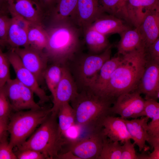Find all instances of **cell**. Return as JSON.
Masks as SVG:
<instances>
[{"instance_id":"d6986e66","label":"cell","mask_w":159,"mask_h":159,"mask_svg":"<svg viewBox=\"0 0 159 159\" xmlns=\"http://www.w3.org/2000/svg\"><path fill=\"white\" fill-rule=\"evenodd\" d=\"M149 118L145 116L140 118L130 120L124 119L128 131L134 141L133 144L137 145L140 151L147 149L146 142L149 143L150 138L147 131Z\"/></svg>"},{"instance_id":"1f68e13d","label":"cell","mask_w":159,"mask_h":159,"mask_svg":"<svg viewBox=\"0 0 159 159\" xmlns=\"http://www.w3.org/2000/svg\"><path fill=\"white\" fill-rule=\"evenodd\" d=\"M10 64L6 53H4L0 48V88L3 87L10 79Z\"/></svg>"},{"instance_id":"ffe728a7","label":"cell","mask_w":159,"mask_h":159,"mask_svg":"<svg viewBox=\"0 0 159 159\" xmlns=\"http://www.w3.org/2000/svg\"><path fill=\"white\" fill-rule=\"evenodd\" d=\"M125 21L114 16L103 14L90 26L105 35L116 33L120 34L125 31L130 29Z\"/></svg>"},{"instance_id":"ab89813d","label":"cell","mask_w":159,"mask_h":159,"mask_svg":"<svg viewBox=\"0 0 159 159\" xmlns=\"http://www.w3.org/2000/svg\"><path fill=\"white\" fill-rule=\"evenodd\" d=\"M8 119H0V140L6 135L7 131Z\"/></svg>"},{"instance_id":"3957f363","label":"cell","mask_w":159,"mask_h":159,"mask_svg":"<svg viewBox=\"0 0 159 159\" xmlns=\"http://www.w3.org/2000/svg\"><path fill=\"white\" fill-rule=\"evenodd\" d=\"M114 101L90 89H82L71 101L74 113L75 125L88 131L101 128L103 119L112 115L111 108Z\"/></svg>"},{"instance_id":"e575fe53","label":"cell","mask_w":159,"mask_h":159,"mask_svg":"<svg viewBox=\"0 0 159 159\" xmlns=\"http://www.w3.org/2000/svg\"><path fill=\"white\" fill-rule=\"evenodd\" d=\"M8 12L0 15V39L7 43L8 33L11 23L12 18L8 15Z\"/></svg>"},{"instance_id":"836d02e7","label":"cell","mask_w":159,"mask_h":159,"mask_svg":"<svg viewBox=\"0 0 159 159\" xmlns=\"http://www.w3.org/2000/svg\"><path fill=\"white\" fill-rule=\"evenodd\" d=\"M13 148L7 139L6 135L0 140V159H16Z\"/></svg>"},{"instance_id":"5b68a950","label":"cell","mask_w":159,"mask_h":159,"mask_svg":"<svg viewBox=\"0 0 159 159\" xmlns=\"http://www.w3.org/2000/svg\"><path fill=\"white\" fill-rule=\"evenodd\" d=\"M51 108L17 111L10 116L7 131L10 134L9 143L13 148L25 142L50 115Z\"/></svg>"},{"instance_id":"8fae6325","label":"cell","mask_w":159,"mask_h":159,"mask_svg":"<svg viewBox=\"0 0 159 159\" xmlns=\"http://www.w3.org/2000/svg\"><path fill=\"white\" fill-rule=\"evenodd\" d=\"M11 49L18 55L24 66L35 76L39 83L41 82L48 61L44 52L29 46Z\"/></svg>"},{"instance_id":"60d3db41","label":"cell","mask_w":159,"mask_h":159,"mask_svg":"<svg viewBox=\"0 0 159 159\" xmlns=\"http://www.w3.org/2000/svg\"><path fill=\"white\" fill-rule=\"evenodd\" d=\"M57 159H80L77 156L74 155L72 152L70 150H68L60 153L58 155Z\"/></svg>"},{"instance_id":"7dc6e473","label":"cell","mask_w":159,"mask_h":159,"mask_svg":"<svg viewBox=\"0 0 159 159\" xmlns=\"http://www.w3.org/2000/svg\"><path fill=\"white\" fill-rule=\"evenodd\" d=\"M125 1L127 0H124Z\"/></svg>"},{"instance_id":"5bb4252c","label":"cell","mask_w":159,"mask_h":159,"mask_svg":"<svg viewBox=\"0 0 159 159\" xmlns=\"http://www.w3.org/2000/svg\"><path fill=\"white\" fill-rule=\"evenodd\" d=\"M104 13L100 0H78L73 21L84 31Z\"/></svg>"},{"instance_id":"603a6c76","label":"cell","mask_w":159,"mask_h":159,"mask_svg":"<svg viewBox=\"0 0 159 159\" xmlns=\"http://www.w3.org/2000/svg\"><path fill=\"white\" fill-rule=\"evenodd\" d=\"M78 0H58L49 16L50 24L66 21H73Z\"/></svg>"},{"instance_id":"e0dca14e","label":"cell","mask_w":159,"mask_h":159,"mask_svg":"<svg viewBox=\"0 0 159 159\" xmlns=\"http://www.w3.org/2000/svg\"><path fill=\"white\" fill-rule=\"evenodd\" d=\"M125 5L129 22L138 27L146 16L159 8V0H127Z\"/></svg>"},{"instance_id":"9c48e42d","label":"cell","mask_w":159,"mask_h":159,"mask_svg":"<svg viewBox=\"0 0 159 159\" xmlns=\"http://www.w3.org/2000/svg\"><path fill=\"white\" fill-rule=\"evenodd\" d=\"M145 100L137 89L122 94L115 99L111 108L112 114L124 119L145 116Z\"/></svg>"},{"instance_id":"8992f818","label":"cell","mask_w":159,"mask_h":159,"mask_svg":"<svg viewBox=\"0 0 159 159\" xmlns=\"http://www.w3.org/2000/svg\"><path fill=\"white\" fill-rule=\"evenodd\" d=\"M112 45L98 54L85 55L79 60L76 68V74L82 89H91L97 75L103 64L111 57Z\"/></svg>"},{"instance_id":"4dcf8cb0","label":"cell","mask_w":159,"mask_h":159,"mask_svg":"<svg viewBox=\"0 0 159 159\" xmlns=\"http://www.w3.org/2000/svg\"><path fill=\"white\" fill-rule=\"evenodd\" d=\"M121 150L119 142L111 141L104 135L103 146L98 159H120Z\"/></svg>"},{"instance_id":"2e32d148","label":"cell","mask_w":159,"mask_h":159,"mask_svg":"<svg viewBox=\"0 0 159 159\" xmlns=\"http://www.w3.org/2000/svg\"><path fill=\"white\" fill-rule=\"evenodd\" d=\"M103 135L112 141L123 144L125 141L132 139L124 119L112 115L106 116L101 125Z\"/></svg>"},{"instance_id":"b9f144b4","label":"cell","mask_w":159,"mask_h":159,"mask_svg":"<svg viewBox=\"0 0 159 159\" xmlns=\"http://www.w3.org/2000/svg\"><path fill=\"white\" fill-rule=\"evenodd\" d=\"M152 152L148 155V159H159V145L154 146Z\"/></svg>"},{"instance_id":"ac0fdd59","label":"cell","mask_w":159,"mask_h":159,"mask_svg":"<svg viewBox=\"0 0 159 159\" xmlns=\"http://www.w3.org/2000/svg\"><path fill=\"white\" fill-rule=\"evenodd\" d=\"M138 28L145 49L159 38V8L147 14Z\"/></svg>"},{"instance_id":"52a82bcc","label":"cell","mask_w":159,"mask_h":159,"mask_svg":"<svg viewBox=\"0 0 159 159\" xmlns=\"http://www.w3.org/2000/svg\"><path fill=\"white\" fill-rule=\"evenodd\" d=\"M104 135L102 128L89 131L86 136L67 141L68 150L80 159H98L102 150Z\"/></svg>"},{"instance_id":"f546056e","label":"cell","mask_w":159,"mask_h":159,"mask_svg":"<svg viewBox=\"0 0 159 159\" xmlns=\"http://www.w3.org/2000/svg\"><path fill=\"white\" fill-rule=\"evenodd\" d=\"M62 66L53 63L47 67L44 73V79L53 97L62 77Z\"/></svg>"},{"instance_id":"9a60e30c","label":"cell","mask_w":159,"mask_h":159,"mask_svg":"<svg viewBox=\"0 0 159 159\" xmlns=\"http://www.w3.org/2000/svg\"><path fill=\"white\" fill-rule=\"evenodd\" d=\"M8 4L10 13L17 14L31 23L44 25L43 13L32 0H8Z\"/></svg>"},{"instance_id":"ee69618b","label":"cell","mask_w":159,"mask_h":159,"mask_svg":"<svg viewBox=\"0 0 159 159\" xmlns=\"http://www.w3.org/2000/svg\"><path fill=\"white\" fill-rule=\"evenodd\" d=\"M8 6V0H0V7Z\"/></svg>"},{"instance_id":"7c38bea8","label":"cell","mask_w":159,"mask_h":159,"mask_svg":"<svg viewBox=\"0 0 159 159\" xmlns=\"http://www.w3.org/2000/svg\"><path fill=\"white\" fill-rule=\"evenodd\" d=\"M78 92L76 84L69 70L65 65H63L62 77L53 97L51 115L57 116L58 110L61 106L72 101Z\"/></svg>"},{"instance_id":"4316f807","label":"cell","mask_w":159,"mask_h":159,"mask_svg":"<svg viewBox=\"0 0 159 159\" xmlns=\"http://www.w3.org/2000/svg\"><path fill=\"white\" fill-rule=\"evenodd\" d=\"M6 42L10 46L11 49L29 46L27 32L20 26L12 18Z\"/></svg>"},{"instance_id":"6da1fadb","label":"cell","mask_w":159,"mask_h":159,"mask_svg":"<svg viewBox=\"0 0 159 159\" xmlns=\"http://www.w3.org/2000/svg\"><path fill=\"white\" fill-rule=\"evenodd\" d=\"M146 62L143 47L121 55L102 96L115 100L120 95L137 89Z\"/></svg>"},{"instance_id":"484cf974","label":"cell","mask_w":159,"mask_h":159,"mask_svg":"<svg viewBox=\"0 0 159 159\" xmlns=\"http://www.w3.org/2000/svg\"><path fill=\"white\" fill-rule=\"evenodd\" d=\"M145 116L151 120L148 124L147 131L152 138L159 137V103L152 99L145 100Z\"/></svg>"},{"instance_id":"4fadbf2b","label":"cell","mask_w":159,"mask_h":159,"mask_svg":"<svg viewBox=\"0 0 159 159\" xmlns=\"http://www.w3.org/2000/svg\"><path fill=\"white\" fill-rule=\"evenodd\" d=\"M145 100L157 101L159 97V62L147 61L137 88Z\"/></svg>"},{"instance_id":"7402d4cb","label":"cell","mask_w":159,"mask_h":159,"mask_svg":"<svg viewBox=\"0 0 159 159\" xmlns=\"http://www.w3.org/2000/svg\"><path fill=\"white\" fill-rule=\"evenodd\" d=\"M120 35L117 47V54L123 55L143 47L142 37L138 27L127 30Z\"/></svg>"},{"instance_id":"7bdbcfd3","label":"cell","mask_w":159,"mask_h":159,"mask_svg":"<svg viewBox=\"0 0 159 159\" xmlns=\"http://www.w3.org/2000/svg\"><path fill=\"white\" fill-rule=\"evenodd\" d=\"M8 12H9L8 6L0 7V15Z\"/></svg>"},{"instance_id":"d4e9b609","label":"cell","mask_w":159,"mask_h":159,"mask_svg":"<svg viewBox=\"0 0 159 159\" xmlns=\"http://www.w3.org/2000/svg\"><path fill=\"white\" fill-rule=\"evenodd\" d=\"M29 47L44 51L48 41V35L44 25L30 23L27 31Z\"/></svg>"},{"instance_id":"d6a6232c","label":"cell","mask_w":159,"mask_h":159,"mask_svg":"<svg viewBox=\"0 0 159 159\" xmlns=\"http://www.w3.org/2000/svg\"><path fill=\"white\" fill-rule=\"evenodd\" d=\"M12 110L4 87L0 88V119H8Z\"/></svg>"},{"instance_id":"74e56055","label":"cell","mask_w":159,"mask_h":159,"mask_svg":"<svg viewBox=\"0 0 159 159\" xmlns=\"http://www.w3.org/2000/svg\"><path fill=\"white\" fill-rule=\"evenodd\" d=\"M145 51L147 61L159 62V38Z\"/></svg>"},{"instance_id":"44dd1931","label":"cell","mask_w":159,"mask_h":159,"mask_svg":"<svg viewBox=\"0 0 159 159\" xmlns=\"http://www.w3.org/2000/svg\"><path fill=\"white\" fill-rule=\"evenodd\" d=\"M121 59V55H118L107 60L99 71L90 89L102 96L112 73L119 64Z\"/></svg>"},{"instance_id":"277c9868","label":"cell","mask_w":159,"mask_h":159,"mask_svg":"<svg viewBox=\"0 0 159 159\" xmlns=\"http://www.w3.org/2000/svg\"><path fill=\"white\" fill-rule=\"evenodd\" d=\"M57 118L51 113L28 139L16 147L18 150L32 149L42 153L46 159H57L65 143Z\"/></svg>"},{"instance_id":"83f0119b","label":"cell","mask_w":159,"mask_h":159,"mask_svg":"<svg viewBox=\"0 0 159 159\" xmlns=\"http://www.w3.org/2000/svg\"><path fill=\"white\" fill-rule=\"evenodd\" d=\"M58 124L62 136L65 138L67 132L75 125V116L74 111L69 103L62 105L59 107L57 112Z\"/></svg>"},{"instance_id":"ba28073f","label":"cell","mask_w":159,"mask_h":159,"mask_svg":"<svg viewBox=\"0 0 159 159\" xmlns=\"http://www.w3.org/2000/svg\"><path fill=\"white\" fill-rule=\"evenodd\" d=\"M3 87L13 110L17 112L43 107L35 102L33 91L16 78L10 79Z\"/></svg>"},{"instance_id":"30bf717a","label":"cell","mask_w":159,"mask_h":159,"mask_svg":"<svg viewBox=\"0 0 159 159\" xmlns=\"http://www.w3.org/2000/svg\"><path fill=\"white\" fill-rule=\"evenodd\" d=\"M6 54L17 80L33 91L39 98L41 103L48 102L49 100V97L40 87L35 76L24 66L20 57L14 51L11 49Z\"/></svg>"},{"instance_id":"d590c367","label":"cell","mask_w":159,"mask_h":159,"mask_svg":"<svg viewBox=\"0 0 159 159\" xmlns=\"http://www.w3.org/2000/svg\"><path fill=\"white\" fill-rule=\"evenodd\" d=\"M134 145L130 139L125 141L122 145L120 159H138Z\"/></svg>"},{"instance_id":"8d00e7d4","label":"cell","mask_w":159,"mask_h":159,"mask_svg":"<svg viewBox=\"0 0 159 159\" xmlns=\"http://www.w3.org/2000/svg\"><path fill=\"white\" fill-rule=\"evenodd\" d=\"M18 159H45L44 155L42 153L31 149L17 150L15 153Z\"/></svg>"},{"instance_id":"7a4b0ae2","label":"cell","mask_w":159,"mask_h":159,"mask_svg":"<svg viewBox=\"0 0 159 159\" xmlns=\"http://www.w3.org/2000/svg\"><path fill=\"white\" fill-rule=\"evenodd\" d=\"M45 29L48 41L44 52L48 61L65 65L79 49V29L71 21L51 24Z\"/></svg>"},{"instance_id":"f35d334b","label":"cell","mask_w":159,"mask_h":159,"mask_svg":"<svg viewBox=\"0 0 159 159\" xmlns=\"http://www.w3.org/2000/svg\"><path fill=\"white\" fill-rule=\"evenodd\" d=\"M58 0H37V4L42 11L44 18L49 16L55 6Z\"/></svg>"},{"instance_id":"f1b7e54d","label":"cell","mask_w":159,"mask_h":159,"mask_svg":"<svg viewBox=\"0 0 159 159\" xmlns=\"http://www.w3.org/2000/svg\"><path fill=\"white\" fill-rule=\"evenodd\" d=\"M104 12L129 22L124 0H100Z\"/></svg>"},{"instance_id":"bcb514c9","label":"cell","mask_w":159,"mask_h":159,"mask_svg":"<svg viewBox=\"0 0 159 159\" xmlns=\"http://www.w3.org/2000/svg\"><path fill=\"white\" fill-rule=\"evenodd\" d=\"M32 1H34V2H36L37 3V0H32Z\"/></svg>"},{"instance_id":"f6af8a7d","label":"cell","mask_w":159,"mask_h":159,"mask_svg":"<svg viewBox=\"0 0 159 159\" xmlns=\"http://www.w3.org/2000/svg\"><path fill=\"white\" fill-rule=\"evenodd\" d=\"M6 44H7V43L6 42L0 39V48H1V46H3Z\"/></svg>"},{"instance_id":"cb8c5ba5","label":"cell","mask_w":159,"mask_h":159,"mask_svg":"<svg viewBox=\"0 0 159 159\" xmlns=\"http://www.w3.org/2000/svg\"><path fill=\"white\" fill-rule=\"evenodd\" d=\"M84 32L85 43L89 50L92 54L103 52L111 45L106 37L89 26Z\"/></svg>"}]
</instances>
